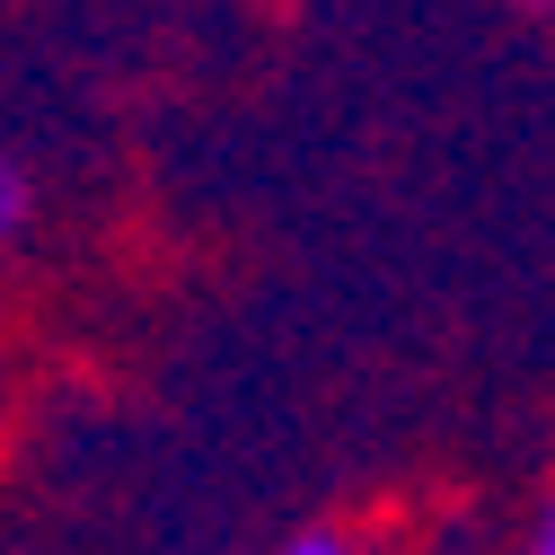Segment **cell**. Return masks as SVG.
I'll list each match as a JSON object with an SVG mask.
<instances>
[{
    "mask_svg": "<svg viewBox=\"0 0 555 555\" xmlns=\"http://www.w3.org/2000/svg\"><path fill=\"white\" fill-rule=\"evenodd\" d=\"M27 212H36V194H27V177L0 159V238H18L27 230Z\"/></svg>",
    "mask_w": 555,
    "mask_h": 555,
    "instance_id": "1",
    "label": "cell"
},
{
    "mask_svg": "<svg viewBox=\"0 0 555 555\" xmlns=\"http://www.w3.org/2000/svg\"><path fill=\"white\" fill-rule=\"evenodd\" d=\"M512 555H555V494L529 512V529H520V546H512Z\"/></svg>",
    "mask_w": 555,
    "mask_h": 555,
    "instance_id": "2",
    "label": "cell"
},
{
    "mask_svg": "<svg viewBox=\"0 0 555 555\" xmlns=\"http://www.w3.org/2000/svg\"><path fill=\"white\" fill-rule=\"evenodd\" d=\"M283 555H362V546L344 538V529H300V538H292Z\"/></svg>",
    "mask_w": 555,
    "mask_h": 555,
    "instance_id": "3",
    "label": "cell"
},
{
    "mask_svg": "<svg viewBox=\"0 0 555 555\" xmlns=\"http://www.w3.org/2000/svg\"><path fill=\"white\" fill-rule=\"evenodd\" d=\"M529 10H555V0H529Z\"/></svg>",
    "mask_w": 555,
    "mask_h": 555,
    "instance_id": "4",
    "label": "cell"
}]
</instances>
